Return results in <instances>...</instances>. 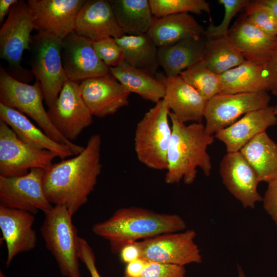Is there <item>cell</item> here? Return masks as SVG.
<instances>
[{
    "label": "cell",
    "mask_w": 277,
    "mask_h": 277,
    "mask_svg": "<svg viewBox=\"0 0 277 277\" xmlns=\"http://www.w3.org/2000/svg\"><path fill=\"white\" fill-rule=\"evenodd\" d=\"M47 113L57 131L70 142L93 123V116L82 96L77 82L68 80L64 84Z\"/></svg>",
    "instance_id": "7c38bea8"
},
{
    "label": "cell",
    "mask_w": 277,
    "mask_h": 277,
    "mask_svg": "<svg viewBox=\"0 0 277 277\" xmlns=\"http://www.w3.org/2000/svg\"><path fill=\"white\" fill-rule=\"evenodd\" d=\"M192 229L166 233L136 241L141 258L147 261L183 266L201 263L202 256Z\"/></svg>",
    "instance_id": "30bf717a"
},
{
    "label": "cell",
    "mask_w": 277,
    "mask_h": 277,
    "mask_svg": "<svg viewBox=\"0 0 277 277\" xmlns=\"http://www.w3.org/2000/svg\"><path fill=\"white\" fill-rule=\"evenodd\" d=\"M90 39L72 31L62 41V64L68 80L81 82L110 73Z\"/></svg>",
    "instance_id": "5bb4252c"
},
{
    "label": "cell",
    "mask_w": 277,
    "mask_h": 277,
    "mask_svg": "<svg viewBox=\"0 0 277 277\" xmlns=\"http://www.w3.org/2000/svg\"><path fill=\"white\" fill-rule=\"evenodd\" d=\"M186 227L185 221L177 214L130 207L118 209L108 219L93 225L92 231L107 240L112 252L118 254L126 244L162 234L182 231Z\"/></svg>",
    "instance_id": "7a4b0ae2"
},
{
    "label": "cell",
    "mask_w": 277,
    "mask_h": 277,
    "mask_svg": "<svg viewBox=\"0 0 277 277\" xmlns=\"http://www.w3.org/2000/svg\"><path fill=\"white\" fill-rule=\"evenodd\" d=\"M44 92L41 83L36 81L29 85L16 80L3 67L0 68V103L15 109L34 121L40 128L55 142L66 145L74 155L85 147L66 140L54 127L43 105Z\"/></svg>",
    "instance_id": "277c9868"
},
{
    "label": "cell",
    "mask_w": 277,
    "mask_h": 277,
    "mask_svg": "<svg viewBox=\"0 0 277 277\" xmlns=\"http://www.w3.org/2000/svg\"><path fill=\"white\" fill-rule=\"evenodd\" d=\"M146 263V261L139 258L126 264L124 277H141Z\"/></svg>",
    "instance_id": "b9f144b4"
},
{
    "label": "cell",
    "mask_w": 277,
    "mask_h": 277,
    "mask_svg": "<svg viewBox=\"0 0 277 277\" xmlns=\"http://www.w3.org/2000/svg\"><path fill=\"white\" fill-rule=\"evenodd\" d=\"M244 9V14L252 24L267 34L277 36V19L267 7L255 0L250 1Z\"/></svg>",
    "instance_id": "836d02e7"
},
{
    "label": "cell",
    "mask_w": 277,
    "mask_h": 277,
    "mask_svg": "<svg viewBox=\"0 0 277 277\" xmlns=\"http://www.w3.org/2000/svg\"><path fill=\"white\" fill-rule=\"evenodd\" d=\"M154 17L160 18L169 15L193 13L198 15L203 12L209 13L210 4L205 0H149Z\"/></svg>",
    "instance_id": "d6a6232c"
},
{
    "label": "cell",
    "mask_w": 277,
    "mask_h": 277,
    "mask_svg": "<svg viewBox=\"0 0 277 277\" xmlns=\"http://www.w3.org/2000/svg\"><path fill=\"white\" fill-rule=\"evenodd\" d=\"M0 120L11 128L20 140L34 148L49 150L62 160L74 155L68 146L51 138L24 114L2 103Z\"/></svg>",
    "instance_id": "603a6c76"
},
{
    "label": "cell",
    "mask_w": 277,
    "mask_h": 277,
    "mask_svg": "<svg viewBox=\"0 0 277 277\" xmlns=\"http://www.w3.org/2000/svg\"><path fill=\"white\" fill-rule=\"evenodd\" d=\"M264 5L267 7L277 19V0H259Z\"/></svg>",
    "instance_id": "ee69618b"
},
{
    "label": "cell",
    "mask_w": 277,
    "mask_h": 277,
    "mask_svg": "<svg viewBox=\"0 0 277 277\" xmlns=\"http://www.w3.org/2000/svg\"><path fill=\"white\" fill-rule=\"evenodd\" d=\"M220 173L229 192L246 209H253L263 201L258 191L257 175L240 151L227 153L221 160Z\"/></svg>",
    "instance_id": "2e32d148"
},
{
    "label": "cell",
    "mask_w": 277,
    "mask_h": 277,
    "mask_svg": "<svg viewBox=\"0 0 277 277\" xmlns=\"http://www.w3.org/2000/svg\"><path fill=\"white\" fill-rule=\"evenodd\" d=\"M110 73L130 93L143 99L156 103L165 93L163 83L154 76L136 69L124 61L120 65L110 68Z\"/></svg>",
    "instance_id": "f1b7e54d"
},
{
    "label": "cell",
    "mask_w": 277,
    "mask_h": 277,
    "mask_svg": "<svg viewBox=\"0 0 277 277\" xmlns=\"http://www.w3.org/2000/svg\"><path fill=\"white\" fill-rule=\"evenodd\" d=\"M0 277H6L1 271L0 272Z\"/></svg>",
    "instance_id": "7dc6e473"
},
{
    "label": "cell",
    "mask_w": 277,
    "mask_h": 277,
    "mask_svg": "<svg viewBox=\"0 0 277 277\" xmlns=\"http://www.w3.org/2000/svg\"><path fill=\"white\" fill-rule=\"evenodd\" d=\"M238 277H247L245 275V273L242 268L241 267H240V266H238Z\"/></svg>",
    "instance_id": "f6af8a7d"
},
{
    "label": "cell",
    "mask_w": 277,
    "mask_h": 277,
    "mask_svg": "<svg viewBox=\"0 0 277 277\" xmlns=\"http://www.w3.org/2000/svg\"><path fill=\"white\" fill-rule=\"evenodd\" d=\"M249 2V0H219L218 3L224 8L223 19L217 26L211 22L205 29V36L212 38L227 36L231 20L239 12L246 7Z\"/></svg>",
    "instance_id": "e575fe53"
},
{
    "label": "cell",
    "mask_w": 277,
    "mask_h": 277,
    "mask_svg": "<svg viewBox=\"0 0 277 277\" xmlns=\"http://www.w3.org/2000/svg\"><path fill=\"white\" fill-rule=\"evenodd\" d=\"M170 111L162 100L150 108L137 123L134 147L138 161L149 168L162 170L167 168V153L172 135L169 118Z\"/></svg>",
    "instance_id": "5b68a950"
},
{
    "label": "cell",
    "mask_w": 277,
    "mask_h": 277,
    "mask_svg": "<svg viewBox=\"0 0 277 277\" xmlns=\"http://www.w3.org/2000/svg\"><path fill=\"white\" fill-rule=\"evenodd\" d=\"M40 232L47 249L64 277H82L77 249L78 236L73 215L64 206H53L44 213Z\"/></svg>",
    "instance_id": "8992f818"
},
{
    "label": "cell",
    "mask_w": 277,
    "mask_h": 277,
    "mask_svg": "<svg viewBox=\"0 0 277 277\" xmlns=\"http://www.w3.org/2000/svg\"><path fill=\"white\" fill-rule=\"evenodd\" d=\"M101 144L100 135L94 134L80 154L44 170L43 188L51 204L66 206L73 215L87 203L102 171Z\"/></svg>",
    "instance_id": "6da1fadb"
},
{
    "label": "cell",
    "mask_w": 277,
    "mask_h": 277,
    "mask_svg": "<svg viewBox=\"0 0 277 277\" xmlns=\"http://www.w3.org/2000/svg\"><path fill=\"white\" fill-rule=\"evenodd\" d=\"M62 41L55 36L37 32L32 35L30 43L31 70L42 85L48 107L54 102L68 81L62 64Z\"/></svg>",
    "instance_id": "52a82bcc"
},
{
    "label": "cell",
    "mask_w": 277,
    "mask_h": 277,
    "mask_svg": "<svg viewBox=\"0 0 277 277\" xmlns=\"http://www.w3.org/2000/svg\"><path fill=\"white\" fill-rule=\"evenodd\" d=\"M56 156L49 150L37 149L24 143L0 120V176H23L33 168L46 170Z\"/></svg>",
    "instance_id": "9c48e42d"
},
{
    "label": "cell",
    "mask_w": 277,
    "mask_h": 277,
    "mask_svg": "<svg viewBox=\"0 0 277 277\" xmlns=\"http://www.w3.org/2000/svg\"><path fill=\"white\" fill-rule=\"evenodd\" d=\"M274 111L275 114L277 115V104L274 106Z\"/></svg>",
    "instance_id": "bcb514c9"
},
{
    "label": "cell",
    "mask_w": 277,
    "mask_h": 277,
    "mask_svg": "<svg viewBox=\"0 0 277 277\" xmlns=\"http://www.w3.org/2000/svg\"><path fill=\"white\" fill-rule=\"evenodd\" d=\"M35 220L34 214L28 211L0 206V229L6 245L7 267L17 255L36 247Z\"/></svg>",
    "instance_id": "ac0fdd59"
},
{
    "label": "cell",
    "mask_w": 277,
    "mask_h": 277,
    "mask_svg": "<svg viewBox=\"0 0 277 277\" xmlns=\"http://www.w3.org/2000/svg\"><path fill=\"white\" fill-rule=\"evenodd\" d=\"M86 0H28L35 29L62 40L74 31L77 14Z\"/></svg>",
    "instance_id": "9a60e30c"
},
{
    "label": "cell",
    "mask_w": 277,
    "mask_h": 277,
    "mask_svg": "<svg viewBox=\"0 0 277 277\" xmlns=\"http://www.w3.org/2000/svg\"><path fill=\"white\" fill-rule=\"evenodd\" d=\"M240 151L255 171L260 183L277 179V144L266 131L256 135Z\"/></svg>",
    "instance_id": "484cf974"
},
{
    "label": "cell",
    "mask_w": 277,
    "mask_h": 277,
    "mask_svg": "<svg viewBox=\"0 0 277 277\" xmlns=\"http://www.w3.org/2000/svg\"><path fill=\"white\" fill-rule=\"evenodd\" d=\"M18 0L0 1V24H3L6 17L8 15L10 10Z\"/></svg>",
    "instance_id": "7bdbcfd3"
},
{
    "label": "cell",
    "mask_w": 277,
    "mask_h": 277,
    "mask_svg": "<svg viewBox=\"0 0 277 277\" xmlns=\"http://www.w3.org/2000/svg\"><path fill=\"white\" fill-rule=\"evenodd\" d=\"M77 249L80 260L85 265L91 277H102L96 265L95 256L93 249L85 239L79 236Z\"/></svg>",
    "instance_id": "74e56055"
},
{
    "label": "cell",
    "mask_w": 277,
    "mask_h": 277,
    "mask_svg": "<svg viewBox=\"0 0 277 277\" xmlns=\"http://www.w3.org/2000/svg\"><path fill=\"white\" fill-rule=\"evenodd\" d=\"M44 170L33 168L26 175L6 177L0 176V206L28 211L33 214L44 213L53 205L44 192Z\"/></svg>",
    "instance_id": "4fadbf2b"
},
{
    "label": "cell",
    "mask_w": 277,
    "mask_h": 277,
    "mask_svg": "<svg viewBox=\"0 0 277 277\" xmlns=\"http://www.w3.org/2000/svg\"><path fill=\"white\" fill-rule=\"evenodd\" d=\"M227 36L246 61L259 65L267 63L277 46V36L261 30L245 14L229 28Z\"/></svg>",
    "instance_id": "ffe728a7"
},
{
    "label": "cell",
    "mask_w": 277,
    "mask_h": 277,
    "mask_svg": "<svg viewBox=\"0 0 277 277\" xmlns=\"http://www.w3.org/2000/svg\"><path fill=\"white\" fill-rule=\"evenodd\" d=\"M115 39L123 51L125 62L155 76L160 67L158 47L147 33L136 35L125 34Z\"/></svg>",
    "instance_id": "83f0119b"
},
{
    "label": "cell",
    "mask_w": 277,
    "mask_h": 277,
    "mask_svg": "<svg viewBox=\"0 0 277 277\" xmlns=\"http://www.w3.org/2000/svg\"><path fill=\"white\" fill-rule=\"evenodd\" d=\"M270 96L267 91L220 93L207 102L204 118L206 131L210 135L230 126L245 114L268 107Z\"/></svg>",
    "instance_id": "8fae6325"
},
{
    "label": "cell",
    "mask_w": 277,
    "mask_h": 277,
    "mask_svg": "<svg viewBox=\"0 0 277 277\" xmlns=\"http://www.w3.org/2000/svg\"><path fill=\"white\" fill-rule=\"evenodd\" d=\"M117 22L126 35L147 33L154 18L149 0H109Z\"/></svg>",
    "instance_id": "f546056e"
},
{
    "label": "cell",
    "mask_w": 277,
    "mask_h": 277,
    "mask_svg": "<svg viewBox=\"0 0 277 277\" xmlns=\"http://www.w3.org/2000/svg\"><path fill=\"white\" fill-rule=\"evenodd\" d=\"M118 254L121 261L126 264L141 258L140 249L136 242L125 245Z\"/></svg>",
    "instance_id": "60d3db41"
},
{
    "label": "cell",
    "mask_w": 277,
    "mask_h": 277,
    "mask_svg": "<svg viewBox=\"0 0 277 277\" xmlns=\"http://www.w3.org/2000/svg\"><path fill=\"white\" fill-rule=\"evenodd\" d=\"M184 266L147 261L141 277H185Z\"/></svg>",
    "instance_id": "8d00e7d4"
},
{
    "label": "cell",
    "mask_w": 277,
    "mask_h": 277,
    "mask_svg": "<svg viewBox=\"0 0 277 277\" xmlns=\"http://www.w3.org/2000/svg\"><path fill=\"white\" fill-rule=\"evenodd\" d=\"M172 135L167 153V168L164 180L167 184H192L196 179L197 168L204 175L210 174L212 165L207 152L213 143L214 136L209 134L202 123L186 125L179 121L171 111Z\"/></svg>",
    "instance_id": "3957f363"
},
{
    "label": "cell",
    "mask_w": 277,
    "mask_h": 277,
    "mask_svg": "<svg viewBox=\"0 0 277 277\" xmlns=\"http://www.w3.org/2000/svg\"><path fill=\"white\" fill-rule=\"evenodd\" d=\"M206 38L190 37L172 45L158 48V62L165 76H179L182 72L202 60L206 48Z\"/></svg>",
    "instance_id": "d4e9b609"
},
{
    "label": "cell",
    "mask_w": 277,
    "mask_h": 277,
    "mask_svg": "<svg viewBox=\"0 0 277 277\" xmlns=\"http://www.w3.org/2000/svg\"><path fill=\"white\" fill-rule=\"evenodd\" d=\"M205 29L189 13H179L156 18L154 17L147 34L156 46L165 47L184 39L204 36Z\"/></svg>",
    "instance_id": "cb8c5ba5"
},
{
    "label": "cell",
    "mask_w": 277,
    "mask_h": 277,
    "mask_svg": "<svg viewBox=\"0 0 277 277\" xmlns=\"http://www.w3.org/2000/svg\"><path fill=\"white\" fill-rule=\"evenodd\" d=\"M35 27L27 3L18 0L12 7L0 29V57L6 61L11 72L18 81L32 78V71L23 68L21 63L24 52L29 50L31 32Z\"/></svg>",
    "instance_id": "ba28073f"
},
{
    "label": "cell",
    "mask_w": 277,
    "mask_h": 277,
    "mask_svg": "<svg viewBox=\"0 0 277 277\" xmlns=\"http://www.w3.org/2000/svg\"><path fill=\"white\" fill-rule=\"evenodd\" d=\"M268 83L269 91L277 96V46L270 57L264 65Z\"/></svg>",
    "instance_id": "ab89813d"
},
{
    "label": "cell",
    "mask_w": 277,
    "mask_h": 277,
    "mask_svg": "<svg viewBox=\"0 0 277 277\" xmlns=\"http://www.w3.org/2000/svg\"><path fill=\"white\" fill-rule=\"evenodd\" d=\"M180 75L207 101L221 92V75L210 70L202 60Z\"/></svg>",
    "instance_id": "1f68e13d"
},
{
    "label": "cell",
    "mask_w": 277,
    "mask_h": 277,
    "mask_svg": "<svg viewBox=\"0 0 277 277\" xmlns=\"http://www.w3.org/2000/svg\"><path fill=\"white\" fill-rule=\"evenodd\" d=\"M276 123L274 106H268L245 114L216 132L214 137L225 144L227 153L238 152L256 135Z\"/></svg>",
    "instance_id": "7402d4cb"
},
{
    "label": "cell",
    "mask_w": 277,
    "mask_h": 277,
    "mask_svg": "<svg viewBox=\"0 0 277 277\" xmlns=\"http://www.w3.org/2000/svg\"><path fill=\"white\" fill-rule=\"evenodd\" d=\"M262 201L264 209L277 226V179L268 183Z\"/></svg>",
    "instance_id": "f35d334b"
},
{
    "label": "cell",
    "mask_w": 277,
    "mask_h": 277,
    "mask_svg": "<svg viewBox=\"0 0 277 277\" xmlns=\"http://www.w3.org/2000/svg\"><path fill=\"white\" fill-rule=\"evenodd\" d=\"M221 92L224 94L269 91L264 65L245 61L221 74Z\"/></svg>",
    "instance_id": "4316f807"
},
{
    "label": "cell",
    "mask_w": 277,
    "mask_h": 277,
    "mask_svg": "<svg viewBox=\"0 0 277 277\" xmlns=\"http://www.w3.org/2000/svg\"><path fill=\"white\" fill-rule=\"evenodd\" d=\"M206 38L202 61L213 72L221 75L246 61L227 36Z\"/></svg>",
    "instance_id": "4dcf8cb0"
},
{
    "label": "cell",
    "mask_w": 277,
    "mask_h": 277,
    "mask_svg": "<svg viewBox=\"0 0 277 277\" xmlns=\"http://www.w3.org/2000/svg\"><path fill=\"white\" fill-rule=\"evenodd\" d=\"M98 57L109 67H115L124 61V53L114 38L105 37L93 43Z\"/></svg>",
    "instance_id": "d590c367"
},
{
    "label": "cell",
    "mask_w": 277,
    "mask_h": 277,
    "mask_svg": "<svg viewBox=\"0 0 277 277\" xmlns=\"http://www.w3.org/2000/svg\"><path fill=\"white\" fill-rule=\"evenodd\" d=\"M82 96L93 116L112 115L129 104L130 92L111 74L80 83Z\"/></svg>",
    "instance_id": "e0dca14e"
},
{
    "label": "cell",
    "mask_w": 277,
    "mask_h": 277,
    "mask_svg": "<svg viewBox=\"0 0 277 277\" xmlns=\"http://www.w3.org/2000/svg\"><path fill=\"white\" fill-rule=\"evenodd\" d=\"M165 87L164 100L170 110L181 122L202 123L207 101L179 75L167 77L162 75L157 78Z\"/></svg>",
    "instance_id": "44dd1931"
},
{
    "label": "cell",
    "mask_w": 277,
    "mask_h": 277,
    "mask_svg": "<svg viewBox=\"0 0 277 277\" xmlns=\"http://www.w3.org/2000/svg\"><path fill=\"white\" fill-rule=\"evenodd\" d=\"M74 31L93 42L125 34L108 0H86L77 14Z\"/></svg>",
    "instance_id": "d6986e66"
}]
</instances>
